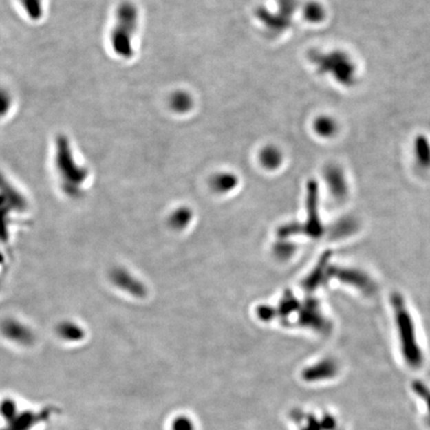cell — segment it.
Here are the masks:
<instances>
[{
	"label": "cell",
	"mask_w": 430,
	"mask_h": 430,
	"mask_svg": "<svg viewBox=\"0 0 430 430\" xmlns=\"http://www.w3.org/2000/svg\"><path fill=\"white\" fill-rule=\"evenodd\" d=\"M12 98L6 89L0 87V121L6 117L11 109Z\"/></svg>",
	"instance_id": "cell-14"
},
{
	"label": "cell",
	"mask_w": 430,
	"mask_h": 430,
	"mask_svg": "<svg viewBox=\"0 0 430 430\" xmlns=\"http://www.w3.org/2000/svg\"><path fill=\"white\" fill-rule=\"evenodd\" d=\"M139 24V10L133 3L122 2L118 6L109 36L114 55L122 60H130L135 56Z\"/></svg>",
	"instance_id": "cell-1"
},
{
	"label": "cell",
	"mask_w": 430,
	"mask_h": 430,
	"mask_svg": "<svg viewBox=\"0 0 430 430\" xmlns=\"http://www.w3.org/2000/svg\"><path fill=\"white\" fill-rule=\"evenodd\" d=\"M259 160L265 169H276L283 162L282 151L275 146H267L260 151Z\"/></svg>",
	"instance_id": "cell-8"
},
{
	"label": "cell",
	"mask_w": 430,
	"mask_h": 430,
	"mask_svg": "<svg viewBox=\"0 0 430 430\" xmlns=\"http://www.w3.org/2000/svg\"><path fill=\"white\" fill-rule=\"evenodd\" d=\"M409 393L421 427L430 430V385L424 380H413Z\"/></svg>",
	"instance_id": "cell-5"
},
{
	"label": "cell",
	"mask_w": 430,
	"mask_h": 430,
	"mask_svg": "<svg viewBox=\"0 0 430 430\" xmlns=\"http://www.w3.org/2000/svg\"><path fill=\"white\" fill-rule=\"evenodd\" d=\"M394 303L398 327L400 330V354L403 363L412 371L420 369L424 364V355L416 340L411 316L407 310H405L400 296L394 300Z\"/></svg>",
	"instance_id": "cell-3"
},
{
	"label": "cell",
	"mask_w": 430,
	"mask_h": 430,
	"mask_svg": "<svg viewBox=\"0 0 430 430\" xmlns=\"http://www.w3.org/2000/svg\"><path fill=\"white\" fill-rule=\"evenodd\" d=\"M22 10L26 17L33 21L41 19L43 17V0H19Z\"/></svg>",
	"instance_id": "cell-11"
},
{
	"label": "cell",
	"mask_w": 430,
	"mask_h": 430,
	"mask_svg": "<svg viewBox=\"0 0 430 430\" xmlns=\"http://www.w3.org/2000/svg\"><path fill=\"white\" fill-rule=\"evenodd\" d=\"M314 131L319 137L330 139L335 137L338 131V122L330 116H320L313 124Z\"/></svg>",
	"instance_id": "cell-7"
},
{
	"label": "cell",
	"mask_w": 430,
	"mask_h": 430,
	"mask_svg": "<svg viewBox=\"0 0 430 430\" xmlns=\"http://www.w3.org/2000/svg\"><path fill=\"white\" fill-rule=\"evenodd\" d=\"M309 59L321 74L332 76L342 86L350 87L356 81V66L353 58L345 51L332 52L312 50Z\"/></svg>",
	"instance_id": "cell-2"
},
{
	"label": "cell",
	"mask_w": 430,
	"mask_h": 430,
	"mask_svg": "<svg viewBox=\"0 0 430 430\" xmlns=\"http://www.w3.org/2000/svg\"><path fill=\"white\" fill-rule=\"evenodd\" d=\"M297 8L298 0H278L277 11L259 8L256 11V17L270 34L279 35L290 28L292 17Z\"/></svg>",
	"instance_id": "cell-4"
},
{
	"label": "cell",
	"mask_w": 430,
	"mask_h": 430,
	"mask_svg": "<svg viewBox=\"0 0 430 430\" xmlns=\"http://www.w3.org/2000/svg\"><path fill=\"white\" fill-rule=\"evenodd\" d=\"M416 157L420 166H430V142L425 137H418L414 144Z\"/></svg>",
	"instance_id": "cell-13"
},
{
	"label": "cell",
	"mask_w": 430,
	"mask_h": 430,
	"mask_svg": "<svg viewBox=\"0 0 430 430\" xmlns=\"http://www.w3.org/2000/svg\"><path fill=\"white\" fill-rule=\"evenodd\" d=\"M303 12H304L305 19L312 23L322 22L326 17V10L320 2L317 1H311L307 3Z\"/></svg>",
	"instance_id": "cell-12"
},
{
	"label": "cell",
	"mask_w": 430,
	"mask_h": 430,
	"mask_svg": "<svg viewBox=\"0 0 430 430\" xmlns=\"http://www.w3.org/2000/svg\"><path fill=\"white\" fill-rule=\"evenodd\" d=\"M237 177L234 173H219L211 178V186L218 193H228L237 186Z\"/></svg>",
	"instance_id": "cell-9"
},
{
	"label": "cell",
	"mask_w": 430,
	"mask_h": 430,
	"mask_svg": "<svg viewBox=\"0 0 430 430\" xmlns=\"http://www.w3.org/2000/svg\"><path fill=\"white\" fill-rule=\"evenodd\" d=\"M326 178L334 193H338L341 195L345 193L346 182H345L344 173L338 166H329L326 171Z\"/></svg>",
	"instance_id": "cell-10"
},
{
	"label": "cell",
	"mask_w": 430,
	"mask_h": 430,
	"mask_svg": "<svg viewBox=\"0 0 430 430\" xmlns=\"http://www.w3.org/2000/svg\"><path fill=\"white\" fill-rule=\"evenodd\" d=\"M169 108L175 113L186 114L193 109V98L189 92L184 90L175 91L169 99Z\"/></svg>",
	"instance_id": "cell-6"
}]
</instances>
